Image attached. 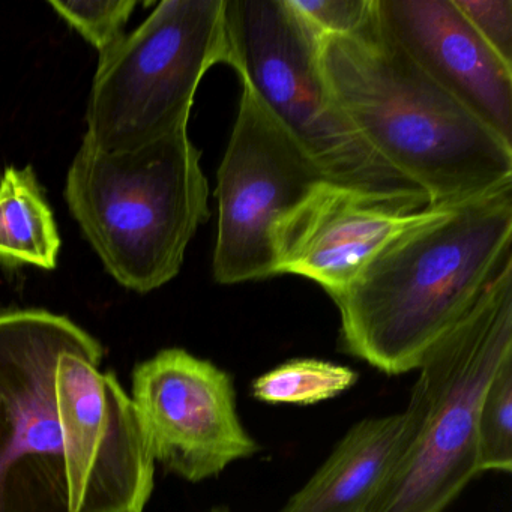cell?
Masks as SVG:
<instances>
[{
	"mask_svg": "<svg viewBox=\"0 0 512 512\" xmlns=\"http://www.w3.org/2000/svg\"><path fill=\"white\" fill-rule=\"evenodd\" d=\"M511 245L512 185L422 209L332 298L343 350L388 376L418 370L512 265Z\"/></svg>",
	"mask_w": 512,
	"mask_h": 512,
	"instance_id": "6da1fadb",
	"label": "cell"
},
{
	"mask_svg": "<svg viewBox=\"0 0 512 512\" xmlns=\"http://www.w3.org/2000/svg\"><path fill=\"white\" fill-rule=\"evenodd\" d=\"M320 67L341 115L401 179L448 206L512 185V145L428 77L379 16L325 37Z\"/></svg>",
	"mask_w": 512,
	"mask_h": 512,
	"instance_id": "7a4b0ae2",
	"label": "cell"
},
{
	"mask_svg": "<svg viewBox=\"0 0 512 512\" xmlns=\"http://www.w3.org/2000/svg\"><path fill=\"white\" fill-rule=\"evenodd\" d=\"M208 197L187 130L127 152H104L85 139L65 185L68 208L107 271L139 293L179 274L208 221Z\"/></svg>",
	"mask_w": 512,
	"mask_h": 512,
	"instance_id": "3957f363",
	"label": "cell"
},
{
	"mask_svg": "<svg viewBox=\"0 0 512 512\" xmlns=\"http://www.w3.org/2000/svg\"><path fill=\"white\" fill-rule=\"evenodd\" d=\"M512 358V265L418 367L410 401L418 422L371 512H445L475 476L479 404Z\"/></svg>",
	"mask_w": 512,
	"mask_h": 512,
	"instance_id": "277c9868",
	"label": "cell"
},
{
	"mask_svg": "<svg viewBox=\"0 0 512 512\" xmlns=\"http://www.w3.org/2000/svg\"><path fill=\"white\" fill-rule=\"evenodd\" d=\"M218 64L233 67L227 0H164L100 55L85 139L127 152L187 130L197 88Z\"/></svg>",
	"mask_w": 512,
	"mask_h": 512,
	"instance_id": "5b68a950",
	"label": "cell"
},
{
	"mask_svg": "<svg viewBox=\"0 0 512 512\" xmlns=\"http://www.w3.org/2000/svg\"><path fill=\"white\" fill-rule=\"evenodd\" d=\"M227 23L233 70L323 179L376 193H422L389 169L341 115L320 67L322 37L289 0H227Z\"/></svg>",
	"mask_w": 512,
	"mask_h": 512,
	"instance_id": "8992f818",
	"label": "cell"
},
{
	"mask_svg": "<svg viewBox=\"0 0 512 512\" xmlns=\"http://www.w3.org/2000/svg\"><path fill=\"white\" fill-rule=\"evenodd\" d=\"M94 341L50 311L0 313V512H70L56 365Z\"/></svg>",
	"mask_w": 512,
	"mask_h": 512,
	"instance_id": "52a82bcc",
	"label": "cell"
},
{
	"mask_svg": "<svg viewBox=\"0 0 512 512\" xmlns=\"http://www.w3.org/2000/svg\"><path fill=\"white\" fill-rule=\"evenodd\" d=\"M103 347L62 353L55 391L70 512H143L155 461L133 400L113 373H101Z\"/></svg>",
	"mask_w": 512,
	"mask_h": 512,
	"instance_id": "ba28073f",
	"label": "cell"
},
{
	"mask_svg": "<svg viewBox=\"0 0 512 512\" xmlns=\"http://www.w3.org/2000/svg\"><path fill=\"white\" fill-rule=\"evenodd\" d=\"M322 179L256 92L242 82L238 116L218 170L215 281L230 286L277 277L272 227Z\"/></svg>",
	"mask_w": 512,
	"mask_h": 512,
	"instance_id": "9c48e42d",
	"label": "cell"
},
{
	"mask_svg": "<svg viewBox=\"0 0 512 512\" xmlns=\"http://www.w3.org/2000/svg\"><path fill=\"white\" fill-rule=\"evenodd\" d=\"M131 400L155 463L187 481L214 478L260 451L239 419L232 376L187 350H161L137 365Z\"/></svg>",
	"mask_w": 512,
	"mask_h": 512,
	"instance_id": "30bf717a",
	"label": "cell"
},
{
	"mask_svg": "<svg viewBox=\"0 0 512 512\" xmlns=\"http://www.w3.org/2000/svg\"><path fill=\"white\" fill-rule=\"evenodd\" d=\"M427 206L422 193H376L317 181L272 227L275 272L313 280L335 298Z\"/></svg>",
	"mask_w": 512,
	"mask_h": 512,
	"instance_id": "8fae6325",
	"label": "cell"
},
{
	"mask_svg": "<svg viewBox=\"0 0 512 512\" xmlns=\"http://www.w3.org/2000/svg\"><path fill=\"white\" fill-rule=\"evenodd\" d=\"M386 34L476 118L512 145V67L454 0H376Z\"/></svg>",
	"mask_w": 512,
	"mask_h": 512,
	"instance_id": "7c38bea8",
	"label": "cell"
},
{
	"mask_svg": "<svg viewBox=\"0 0 512 512\" xmlns=\"http://www.w3.org/2000/svg\"><path fill=\"white\" fill-rule=\"evenodd\" d=\"M418 409L362 419L281 512H371L409 446Z\"/></svg>",
	"mask_w": 512,
	"mask_h": 512,
	"instance_id": "4fadbf2b",
	"label": "cell"
},
{
	"mask_svg": "<svg viewBox=\"0 0 512 512\" xmlns=\"http://www.w3.org/2000/svg\"><path fill=\"white\" fill-rule=\"evenodd\" d=\"M61 238L31 167L0 179V260L55 269Z\"/></svg>",
	"mask_w": 512,
	"mask_h": 512,
	"instance_id": "5bb4252c",
	"label": "cell"
},
{
	"mask_svg": "<svg viewBox=\"0 0 512 512\" xmlns=\"http://www.w3.org/2000/svg\"><path fill=\"white\" fill-rule=\"evenodd\" d=\"M358 382V373L322 359H292L253 382L256 400L269 404L311 406L343 394Z\"/></svg>",
	"mask_w": 512,
	"mask_h": 512,
	"instance_id": "9a60e30c",
	"label": "cell"
},
{
	"mask_svg": "<svg viewBox=\"0 0 512 512\" xmlns=\"http://www.w3.org/2000/svg\"><path fill=\"white\" fill-rule=\"evenodd\" d=\"M479 472L512 470V358L488 383L478 410Z\"/></svg>",
	"mask_w": 512,
	"mask_h": 512,
	"instance_id": "2e32d148",
	"label": "cell"
},
{
	"mask_svg": "<svg viewBox=\"0 0 512 512\" xmlns=\"http://www.w3.org/2000/svg\"><path fill=\"white\" fill-rule=\"evenodd\" d=\"M49 5L103 55L124 37V28L136 8V0H50Z\"/></svg>",
	"mask_w": 512,
	"mask_h": 512,
	"instance_id": "e0dca14e",
	"label": "cell"
},
{
	"mask_svg": "<svg viewBox=\"0 0 512 512\" xmlns=\"http://www.w3.org/2000/svg\"><path fill=\"white\" fill-rule=\"evenodd\" d=\"M296 13L320 37H349L361 32L376 14V0H289Z\"/></svg>",
	"mask_w": 512,
	"mask_h": 512,
	"instance_id": "ac0fdd59",
	"label": "cell"
},
{
	"mask_svg": "<svg viewBox=\"0 0 512 512\" xmlns=\"http://www.w3.org/2000/svg\"><path fill=\"white\" fill-rule=\"evenodd\" d=\"M488 47L512 67V0H454Z\"/></svg>",
	"mask_w": 512,
	"mask_h": 512,
	"instance_id": "d6986e66",
	"label": "cell"
},
{
	"mask_svg": "<svg viewBox=\"0 0 512 512\" xmlns=\"http://www.w3.org/2000/svg\"><path fill=\"white\" fill-rule=\"evenodd\" d=\"M212 512H229V511H227V509L220 508V509H214V511H212Z\"/></svg>",
	"mask_w": 512,
	"mask_h": 512,
	"instance_id": "ffe728a7",
	"label": "cell"
}]
</instances>
